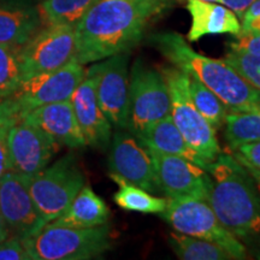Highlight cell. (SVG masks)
I'll return each instance as SVG.
<instances>
[{
	"label": "cell",
	"mask_w": 260,
	"mask_h": 260,
	"mask_svg": "<svg viewBox=\"0 0 260 260\" xmlns=\"http://www.w3.org/2000/svg\"><path fill=\"white\" fill-rule=\"evenodd\" d=\"M136 139L139 140L140 144L151 151L187 159L204 168L205 170L209 165V162L186 141L180 130L172 122L170 115L149 125Z\"/></svg>",
	"instance_id": "d6986e66"
},
{
	"label": "cell",
	"mask_w": 260,
	"mask_h": 260,
	"mask_svg": "<svg viewBox=\"0 0 260 260\" xmlns=\"http://www.w3.org/2000/svg\"><path fill=\"white\" fill-rule=\"evenodd\" d=\"M235 38V40L228 44L230 51L242 52V53L260 57V34H252V32L240 30Z\"/></svg>",
	"instance_id": "f546056e"
},
{
	"label": "cell",
	"mask_w": 260,
	"mask_h": 260,
	"mask_svg": "<svg viewBox=\"0 0 260 260\" xmlns=\"http://www.w3.org/2000/svg\"><path fill=\"white\" fill-rule=\"evenodd\" d=\"M129 52L95 61L86 74L93 77L98 103L116 129L128 125Z\"/></svg>",
	"instance_id": "8fae6325"
},
{
	"label": "cell",
	"mask_w": 260,
	"mask_h": 260,
	"mask_svg": "<svg viewBox=\"0 0 260 260\" xmlns=\"http://www.w3.org/2000/svg\"><path fill=\"white\" fill-rule=\"evenodd\" d=\"M23 119L44 130L60 146L73 149L86 146L70 99L37 107L28 112Z\"/></svg>",
	"instance_id": "e0dca14e"
},
{
	"label": "cell",
	"mask_w": 260,
	"mask_h": 260,
	"mask_svg": "<svg viewBox=\"0 0 260 260\" xmlns=\"http://www.w3.org/2000/svg\"><path fill=\"white\" fill-rule=\"evenodd\" d=\"M19 47L0 44V102L12 95L22 82Z\"/></svg>",
	"instance_id": "4316f807"
},
{
	"label": "cell",
	"mask_w": 260,
	"mask_h": 260,
	"mask_svg": "<svg viewBox=\"0 0 260 260\" xmlns=\"http://www.w3.org/2000/svg\"><path fill=\"white\" fill-rule=\"evenodd\" d=\"M110 210L105 201L84 184L68 209L51 224L69 228H95L109 222Z\"/></svg>",
	"instance_id": "44dd1931"
},
{
	"label": "cell",
	"mask_w": 260,
	"mask_h": 260,
	"mask_svg": "<svg viewBox=\"0 0 260 260\" xmlns=\"http://www.w3.org/2000/svg\"><path fill=\"white\" fill-rule=\"evenodd\" d=\"M169 245L178 259L183 260H232L229 252L223 247L198 237L183 235L181 233H171L169 235Z\"/></svg>",
	"instance_id": "cb8c5ba5"
},
{
	"label": "cell",
	"mask_w": 260,
	"mask_h": 260,
	"mask_svg": "<svg viewBox=\"0 0 260 260\" xmlns=\"http://www.w3.org/2000/svg\"><path fill=\"white\" fill-rule=\"evenodd\" d=\"M22 117L16 109L11 100L6 99L0 102V178L6 172L11 170L9 158L8 138L11 126L17 123Z\"/></svg>",
	"instance_id": "83f0119b"
},
{
	"label": "cell",
	"mask_w": 260,
	"mask_h": 260,
	"mask_svg": "<svg viewBox=\"0 0 260 260\" xmlns=\"http://www.w3.org/2000/svg\"><path fill=\"white\" fill-rule=\"evenodd\" d=\"M70 102L86 146L105 151L111 142L112 124L98 103L95 84L92 76L86 74L82 82L71 95Z\"/></svg>",
	"instance_id": "2e32d148"
},
{
	"label": "cell",
	"mask_w": 260,
	"mask_h": 260,
	"mask_svg": "<svg viewBox=\"0 0 260 260\" xmlns=\"http://www.w3.org/2000/svg\"><path fill=\"white\" fill-rule=\"evenodd\" d=\"M191 17L187 40L195 42L206 35L230 34L235 37L241 30L239 17L230 9L216 3L203 0H186Z\"/></svg>",
	"instance_id": "ac0fdd59"
},
{
	"label": "cell",
	"mask_w": 260,
	"mask_h": 260,
	"mask_svg": "<svg viewBox=\"0 0 260 260\" xmlns=\"http://www.w3.org/2000/svg\"><path fill=\"white\" fill-rule=\"evenodd\" d=\"M224 136L229 148L260 140V111H229L224 119Z\"/></svg>",
	"instance_id": "603a6c76"
},
{
	"label": "cell",
	"mask_w": 260,
	"mask_h": 260,
	"mask_svg": "<svg viewBox=\"0 0 260 260\" xmlns=\"http://www.w3.org/2000/svg\"><path fill=\"white\" fill-rule=\"evenodd\" d=\"M109 169L111 177L121 178L152 194L160 193L147 148L125 129H117L111 138Z\"/></svg>",
	"instance_id": "7c38bea8"
},
{
	"label": "cell",
	"mask_w": 260,
	"mask_h": 260,
	"mask_svg": "<svg viewBox=\"0 0 260 260\" xmlns=\"http://www.w3.org/2000/svg\"><path fill=\"white\" fill-rule=\"evenodd\" d=\"M0 260H30L23 240L9 236L0 242Z\"/></svg>",
	"instance_id": "4dcf8cb0"
},
{
	"label": "cell",
	"mask_w": 260,
	"mask_h": 260,
	"mask_svg": "<svg viewBox=\"0 0 260 260\" xmlns=\"http://www.w3.org/2000/svg\"><path fill=\"white\" fill-rule=\"evenodd\" d=\"M160 216L175 232L216 243L236 260L249 258L246 246L222 225L207 200L198 198L169 199L167 209Z\"/></svg>",
	"instance_id": "52a82bcc"
},
{
	"label": "cell",
	"mask_w": 260,
	"mask_h": 260,
	"mask_svg": "<svg viewBox=\"0 0 260 260\" xmlns=\"http://www.w3.org/2000/svg\"><path fill=\"white\" fill-rule=\"evenodd\" d=\"M174 0H98L75 25V60L95 63L130 52L142 40L148 25Z\"/></svg>",
	"instance_id": "6da1fadb"
},
{
	"label": "cell",
	"mask_w": 260,
	"mask_h": 260,
	"mask_svg": "<svg viewBox=\"0 0 260 260\" xmlns=\"http://www.w3.org/2000/svg\"><path fill=\"white\" fill-rule=\"evenodd\" d=\"M86 76L83 64L73 59L60 69L22 80L11 100L23 118L31 110L47 104L69 100Z\"/></svg>",
	"instance_id": "30bf717a"
},
{
	"label": "cell",
	"mask_w": 260,
	"mask_h": 260,
	"mask_svg": "<svg viewBox=\"0 0 260 260\" xmlns=\"http://www.w3.org/2000/svg\"><path fill=\"white\" fill-rule=\"evenodd\" d=\"M223 60L229 64L236 73L260 90V57L242 52L230 51L225 54Z\"/></svg>",
	"instance_id": "f1b7e54d"
},
{
	"label": "cell",
	"mask_w": 260,
	"mask_h": 260,
	"mask_svg": "<svg viewBox=\"0 0 260 260\" xmlns=\"http://www.w3.org/2000/svg\"><path fill=\"white\" fill-rule=\"evenodd\" d=\"M161 74L170 95L172 122L186 141L207 162L220 154L216 130L205 119L191 100L187 74L176 67H162Z\"/></svg>",
	"instance_id": "8992f818"
},
{
	"label": "cell",
	"mask_w": 260,
	"mask_h": 260,
	"mask_svg": "<svg viewBox=\"0 0 260 260\" xmlns=\"http://www.w3.org/2000/svg\"><path fill=\"white\" fill-rule=\"evenodd\" d=\"M203 2H210V3H219V0H203Z\"/></svg>",
	"instance_id": "74e56055"
},
{
	"label": "cell",
	"mask_w": 260,
	"mask_h": 260,
	"mask_svg": "<svg viewBox=\"0 0 260 260\" xmlns=\"http://www.w3.org/2000/svg\"><path fill=\"white\" fill-rule=\"evenodd\" d=\"M254 2L255 0H219L220 4L232 10L240 19H242L245 12Z\"/></svg>",
	"instance_id": "836d02e7"
},
{
	"label": "cell",
	"mask_w": 260,
	"mask_h": 260,
	"mask_svg": "<svg viewBox=\"0 0 260 260\" xmlns=\"http://www.w3.org/2000/svg\"><path fill=\"white\" fill-rule=\"evenodd\" d=\"M111 228H69L48 223L23 240L30 260H88L111 248Z\"/></svg>",
	"instance_id": "277c9868"
},
{
	"label": "cell",
	"mask_w": 260,
	"mask_h": 260,
	"mask_svg": "<svg viewBox=\"0 0 260 260\" xmlns=\"http://www.w3.org/2000/svg\"><path fill=\"white\" fill-rule=\"evenodd\" d=\"M9 236H10V232L8 226H6L4 219H3L2 213H0V242L4 241V240L8 239Z\"/></svg>",
	"instance_id": "d590c367"
},
{
	"label": "cell",
	"mask_w": 260,
	"mask_h": 260,
	"mask_svg": "<svg viewBox=\"0 0 260 260\" xmlns=\"http://www.w3.org/2000/svg\"><path fill=\"white\" fill-rule=\"evenodd\" d=\"M170 95L161 71L136 59L129 80L126 130L138 138L149 125L170 115Z\"/></svg>",
	"instance_id": "ba28073f"
},
{
	"label": "cell",
	"mask_w": 260,
	"mask_h": 260,
	"mask_svg": "<svg viewBox=\"0 0 260 260\" xmlns=\"http://www.w3.org/2000/svg\"><path fill=\"white\" fill-rule=\"evenodd\" d=\"M186 74L188 77L189 93L194 105L197 106V109L205 117V119L217 132L224 125V119H225L228 113L226 106L197 76L188 73Z\"/></svg>",
	"instance_id": "484cf974"
},
{
	"label": "cell",
	"mask_w": 260,
	"mask_h": 260,
	"mask_svg": "<svg viewBox=\"0 0 260 260\" xmlns=\"http://www.w3.org/2000/svg\"><path fill=\"white\" fill-rule=\"evenodd\" d=\"M239 161H240V160H239ZM240 162L245 165V168L247 169V170H248L249 174H251V176L253 177V180H254L255 186H256V188H258V190H259V193H260V170H258V169L251 167V165L245 164V162H242V161H240Z\"/></svg>",
	"instance_id": "e575fe53"
},
{
	"label": "cell",
	"mask_w": 260,
	"mask_h": 260,
	"mask_svg": "<svg viewBox=\"0 0 260 260\" xmlns=\"http://www.w3.org/2000/svg\"><path fill=\"white\" fill-rule=\"evenodd\" d=\"M248 253H249V255H253L254 258L260 259V242L258 243V245H255L254 247H253L252 249H249Z\"/></svg>",
	"instance_id": "8d00e7d4"
},
{
	"label": "cell",
	"mask_w": 260,
	"mask_h": 260,
	"mask_svg": "<svg viewBox=\"0 0 260 260\" xmlns=\"http://www.w3.org/2000/svg\"><path fill=\"white\" fill-rule=\"evenodd\" d=\"M174 67L197 76L222 100L229 111H260V90L253 87L223 59L198 53L183 35L176 31H159L148 38Z\"/></svg>",
	"instance_id": "3957f363"
},
{
	"label": "cell",
	"mask_w": 260,
	"mask_h": 260,
	"mask_svg": "<svg viewBox=\"0 0 260 260\" xmlns=\"http://www.w3.org/2000/svg\"><path fill=\"white\" fill-rule=\"evenodd\" d=\"M86 184V177L73 153L28 177V189L45 223L54 220L68 209Z\"/></svg>",
	"instance_id": "5b68a950"
},
{
	"label": "cell",
	"mask_w": 260,
	"mask_h": 260,
	"mask_svg": "<svg viewBox=\"0 0 260 260\" xmlns=\"http://www.w3.org/2000/svg\"><path fill=\"white\" fill-rule=\"evenodd\" d=\"M212 186L209 204L228 232L252 249L260 242V193L235 155L222 153L206 167Z\"/></svg>",
	"instance_id": "7a4b0ae2"
},
{
	"label": "cell",
	"mask_w": 260,
	"mask_h": 260,
	"mask_svg": "<svg viewBox=\"0 0 260 260\" xmlns=\"http://www.w3.org/2000/svg\"><path fill=\"white\" fill-rule=\"evenodd\" d=\"M234 155L237 160L260 170V140L240 146Z\"/></svg>",
	"instance_id": "1f68e13d"
},
{
	"label": "cell",
	"mask_w": 260,
	"mask_h": 260,
	"mask_svg": "<svg viewBox=\"0 0 260 260\" xmlns=\"http://www.w3.org/2000/svg\"><path fill=\"white\" fill-rule=\"evenodd\" d=\"M147 151L153 161L159 189L169 199L198 198L209 201L212 180L204 168L176 155Z\"/></svg>",
	"instance_id": "4fadbf2b"
},
{
	"label": "cell",
	"mask_w": 260,
	"mask_h": 260,
	"mask_svg": "<svg viewBox=\"0 0 260 260\" xmlns=\"http://www.w3.org/2000/svg\"><path fill=\"white\" fill-rule=\"evenodd\" d=\"M0 213L10 235L24 240L46 225L28 189V177L10 170L0 178Z\"/></svg>",
	"instance_id": "9a60e30c"
},
{
	"label": "cell",
	"mask_w": 260,
	"mask_h": 260,
	"mask_svg": "<svg viewBox=\"0 0 260 260\" xmlns=\"http://www.w3.org/2000/svg\"><path fill=\"white\" fill-rule=\"evenodd\" d=\"M40 28L37 8L24 3L0 2V44L22 46Z\"/></svg>",
	"instance_id": "ffe728a7"
},
{
	"label": "cell",
	"mask_w": 260,
	"mask_h": 260,
	"mask_svg": "<svg viewBox=\"0 0 260 260\" xmlns=\"http://www.w3.org/2000/svg\"><path fill=\"white\" fill-rule=\"evenodd\" d=\"M241 31L260 34V0H255L243 15Z\"/></svg>",
	"instance_id": "d6a6232c"
},
{
	"label": "cell",
	"mask_w": 260,
	"mask_h": 260,
	"mask_svg": "<svg viewBox=\"0 0 260 260\" xmlns=\"http://www.w3.org/2000/svg\"><path fill=\"white\" fill-rule=\"evenodd\" d=\"M74 25H45L19 47L22 80L63 68L75 59Z\"/></svg>",
	"instance_id": "9c48e42d"
},
{
	"label": "cell",
	"mask_w": 260,
	"mask_h": 260,
	"mask_svg": "<svg viewBox=\"0 0 260 260\" xmlns=\"http://www.w3.org/2000/svg\"><path fill=\"white\" fill-rule=\"evenodd\" d=\"M8 147L11 170L31 177L48 167L61 146L44 130L22 118L10 129Z\"/></svg>",
	"instance_id": "5bb4252c"
},
{
	"label": "cell",
	"mask_w": 260,
	"mask_h": 260,
	"mask_svg": "<svg viewBox=\"0 0 260 260\" xmlns=\"http://www.w3.org/2000/svg\"><path fill=\"white\" fill-rule=\"evenodd\" d=\"M98 0H42L38 6L41 27L76 25Z\"/></svg>",
	"instance_id": "7402d4cb"
},
{
	"label": "cell",
	"mask_w": 260,
	"mask_h": 260,
	"mask_svg": "<svg viewBox=\"0 0 260 260\" xmlns=\"http://www.w3.org/2000/svg\"><path fill=\"white\" fill-rule=\"evenodd\" d=\"M112 178L119 186V190L113 195V200L121 209L141 213H161L167 209L168 199L154 197L149 191L118 177Z\"/></svg>",
	"instance_id": "d4e9b609"
}]
</instances>
